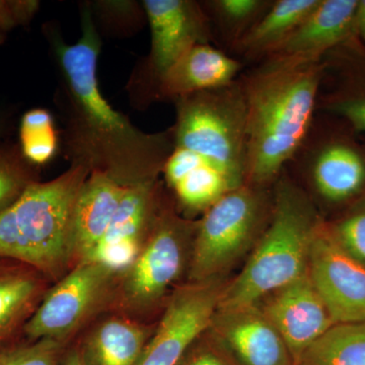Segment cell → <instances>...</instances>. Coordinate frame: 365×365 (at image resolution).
Wrapping results in <instances>:
<instances>
[{"instance_id":"obj_1","label":"cell","mask_w":365,"mask_h":365,"mask_svg":"<svg viewBox=\"0 0 365 365\" xmlns=\"http://www.w3.org/2000/svg\"><path fill=\"white\" fill-rule=\"evenodd\" d=\"M44 33L58 74L55 103L67 160L124 186L155 181L174 150V137L170 128L141 131L103 96L98 81L102 40L91 4L81 6L78 42L68 44L53 24L44 26Z\"/></svg>"},{"instance_id":"obj_2","label":"cell","mask_w":365,"mask_h":365,"mask_svg":"<svg viewBox=\"0 0 365 365\" xmlns=\"http://www.w3.org/2000/svg\"><path fill=\"white\" fill-rule=\"evenodd\" d=\"M324 60L269 57L244 69L246 184L271 187L304 141L317 114Z\"/></svg>"},{"instance_id":"obj_3","label":"cell","mask_w":365,"mask_h":365,"mask_svg":"<svg viewBox=\"0 0 365 365\" xmlns=\"http://www.w3.org/2000/svg\"><path fill=\"white\" fill-rule=\"evenodd\" d=\"M273 196L268 225L242 272L222 288L217 309L256 306L309 268L312 237L324 217L285 170Z\"/></svg>"},{"instance_id":"obj_4","label":"cell","mask_w":365,"mask_h":365,"mask_svg":"<svg viewBox=\"0 0 365 365\" xmlns=\"http://www.w3.org/2000/svg\"><path fill=\"white\" fill-rule=\"evenodd\" d=\"M90 173L71 165L51 181L31 182L0 212V258L26 264L45 277L63 272L74 255L72 211Z\"/></svg>"},{"instance_id":"obj_5","label":"cell","mask_w":365,"mask_h":365,"mask_svg":"<svg viewBox=\"0 0 365 365\" xmlns=\"http://www.w3.org/2000/svg\"><path fill=\"white\" fill-rule=\"evenodd\" d=\"M170 127L175 148L193 151L237 188L246 182L247 112L239 78L230 85L177 98Z\"/></svg>"},{"instance_id":"obj_6","label":"cell","mask_w":365,"mask_h":365,"mask_svg":"<svg viewBox=\"0 0 365 365\" xmlns=\"http://www.w3.org/2000/svg\"><path fill=\"white\" fill-rule=\"evenodd\" d=\"M337 118L317 112L304 141L284 170L295 173L309 200L331 207L354 205L365 198V143Z\"/></svg>"},{"instance_id":"obj_7","label":"cell","mask_w":365,"mask_h":365,"mask_svg":"<svg viewBox=\"0 0 365 365\" xmlns=\"http://www.w3.org/2000/svg\"><path fill=\"white\" fill-rule=\"evenodd\" d=\"M269 188L245 182L204 212L194 241V282L215 280L264 232L273 208V187Z\"/></svg>"},{"instance_id":"obj_8","label":"cell","mask_w":365,"mask_h":365,"mask_svg":"<svg viewBox=\"0 0 365 365\" xmlns=\"http://www.w3.org/2000/svg\"><path fill=\"white\" fill-rule=\"evenodd\" d=\"M150 25V50L141 69L131 78L139 103L155 101L163 76L191 48L215 44L210 23L200 1L144 0L141 2Z\"/></svg>"},{"instance_id":"obj_9","label":"cell","mask_w":365,"mask_h":365,"mask_svg":"<svg viewBox=\"0 0 365 365\" xmlns=\"http://www.w3.org/2000/svg\"><path fill=\"white\" fill-rule=\"evenodd\" d=\"M307 270L334 323L365 322V266L341 247L325 218L314 227Z\"/></svg>"},{"instance_id":"obj_10","label":"cell","mask_w":365,"mask_h":365,"mask_svg":"<svg viewBox=\"0 0 365 365\" xmlns=\"http://www.w3.org/2000/svg\"><path fill=\"white\" fill-rule=\"evenodd\" d=\"M196 228L197 225L185 222L172 208L160 205L148 241L125 278L127 304L145 307L163 297L181 272L185 240Z\"/></svg>"},{"instance_id":"obj_11","label":"cell","mask_w":365,"mask_h":365,"mask_svg":"<svg viewBox=\"0 0 365 365\" xmlns=\"http://www.w3.org/2000/svg\"><path fill=\"white\" fill-rule=\"evenodd\" d=\"M114 273L98 262L81 261L41 300L24 328L26 338L60 341L73 332L102 299Z\"/></svg>"},{"instance_id":"obj_12","label":"cell","mask_w":365,"mask_h":365,"mask_svg":"<svg viewBox=\"0 0 365 365\" xmlns=\"http://www.w3.org/2000/svg\"><path fill=\"white\" fill-rule=\"evenodd\" d=\"M222 288L215 280L181 288L170 299L136 365L179 364L197 338L210 326Z\"/></svg>"},{"instance_id":"obj_13","label":"cell","mask_w":365,"mask_h":365,"mask_svg":"<svg viewBox=\"0 0 365 365\" xmlns=\"http://www.w3.org/2000/svg\"><path fill=\"white\" fill-rule=\"evenodd\" d=\"M209 330L232 365H295L284 340L258 306L216 309Z\"/></svg>"},{"instance_id":"obj_14","label":"cell","mask_w":365,"mask_h":365,"mask_svg":"<svg viewBox=\"0 0 365 365\" xmlns=\"http://www.w3.org/2000/svg\"><path fill=\"white\" fill-rule=\"evenodd\" d=\"M262 300L263 306L258 307L284 340L295 365L304 350L335 325L309 270Z\"/></svg>"},{"instance_id":"obj_15","label":"cell","mask_w":365,"mask_h":365,"mask_svg":"<svg viewBox=\"0 0 365 365\" xmlns=\"http://www.w3.org/2000/svg\"><path fill=\"white\" fill-rule=\"evenodd\" d=\"M317 112L340 119L365 134V48L356 38L324 56Z\"/></svg>"},{"instance_id":"obj_16","label":"cell","mask_w":365,"mask_h":365,"mask_svg":"<svg viewBox=\"0 0 365 365\" xmlns=\"http://www.w3.org/2000/svg\"><path fill=\"white\" fill-rule=\"evenodd\" d=\"M155 181L127 186L111 225L93 253L83 261L98 262L115 272L130 267L160 207Z\"/></svg>"},{"instance_id":"obj_17","label":"cell","mask_w":365,"mask_h":365,"mask_svg":"<svg viewBox=\"0 0 365 365\" xmlns=\"http://www.w3.org/2000/svg\"><path fill=\"white\" fill-rule=\"evenodd\" d=\"M245 68L242 62L218 46H194L165 72L155 101L174 102L192 93L222 88L237 81Z\"/></svg>"},{"instance_id":"obj_18","label":"cell","mask_w":365,"mask_h":365,"mask_svg":"<svg viewBox=\"0 0 365 365\" xmlns=\"http://www.w3.org/2000/svg\"><path fill=\"white\" fill-rule=\"evenodd\" d=\"M357 4L359 0H319L299 28L269 57L323 59L327 53L354 37Z\"/></svg>"},{"instance_id":"obj_19","label":"cell","mask_w":365,"mask_h":365,"mask_svg":"<svg viewBox=\"0 0 365 365\" xmlns=\"http://www.w3.org/2000/svg\"><path fill=\"white\" fill-rule=\"evenodd\" d=\"M127 186L104 173L91 172L79 190L71 217L74 254L86 260L111 225Z\"/></svg>"},{"instance_id":"obj_20","label":"cell","mask_w":365,"mask_h":365,"mask_svg":"<svg viewBox=\"0 0 365 365\" xmlns=\"http://www.w3.org/2000/svg\"><path fill=\"white\" fill-rule=\"evenodd\" d=\"M163 174L178 201L189 210L205 212L223 195L237 189L212 163L184 148H174Z\"/></svg>"},{"instance_id":"obj_21","label":"cell","mask_w":365,"mask_h":365,"mask_svg":"<svg viewBox=\"0 0 365 365\" xmlns=\"http://www.w3.org/2000/svg\"><path fill=\"white\" fill-rule=\"evenodd\" d=\"M319 0H274L272 6L230 50L246 66L268 58L299 28Z\"/></svg>"},{"instance_id":"obj_22","label":"cell","mask_w":365,"mask_h":365,"mask_svg":"<svg viewBox=\"0 0 365 365\" xmlns=\"http://www.w3.org/2000/svg\"><path fill=\"white\" fill-rule=\"evenodd\" d=\"M43 277L31 266L0 258V344L24 332L44 297Z\"/></svg>"},{"instance_id":"obj_23","label":"cell","mask_w":365,"mask_h":365,"mask_svg":"<svg viewBox=\"0 0 365 365\" xmlns=\"http://www.w3.org/2000/svg\"><path fill=\"white\" fill-rule=\"evenodd\" d=\"M145 345L143 327L113 318L91 334L81 354L85 365H136Z\"/></svg>"},{"instance_id":"obj_24","label":"cell","mask_w":365,"mask_h":365,"mask_svg":"<svg viewBox=\"0 0 365 365\" xmlns=\"http://www.w3.org/2000/svg\"><path fill=\"white\" fill-rule=\"evenodd\" d=\"M274 0H206L200 1L212 31L213 41L230 50L251 30Z\"/></svg>"},{"instance_id":"obj_25","label":"cell","mask_w":365,"mask_h":365,"mask_svg":"<svg viewBox=\"0 0 365 365\" xmlns=\"http://www.w3.org/2000/svg\"><path fill=\"white\" fill-rule=\"evenodd\" d=\"M297 365H365V322L335 324L304 350Z\"/></svg>"},{"instance_id":"obj_26","label":"cell","mask_w":365,"mask_h":365,"mask_svg":"<svg viewBox=\"0 0 365 365\" xmlns=\"http://www.w3.org/2000/svg\"><path fill=\"white\" fill-rule=\"evenodd\" d=\"M58 134L51 113L45 109L26 112L20 123V150L31 165H42L58 150Z\"/></svg>"},{"instance_id":"obj_27","label":"cell","mask_w":365,"mask_h":365,"mask_svg":"<svg viewBox=\"0 0 365 365\" xmlns=\"http://www.w3.org/2000/svg\"><path fill=\"white\" fill-rule=\"evenodd\" d=\"M33 167L21 155L20 146L0 145V212L35 182Z\"/></svg>"},{"instance_id":"obj_28","label":"cell","mask_w":365,"mask_h":365,"mask_svg":"<svg viewBox=\"0 0 365 365\" xmlns=\"http://www.w3.org/2000/svg\"><path fill=\"white\" fill-rule=\"evenodd\" d=\"M328 222L341 247L365 266V198L335 222Z\"/></svg>"},{"instance_id":"obj_29","label":"cell","mask_w":365,"mask_h":365,"mask_svg":"<svg viewBox=\"0 0 365 365\" xmlns=\"http://www.w3.org/2000/svg\"><path fill=\"white\" fill-rule=\"evenodd\" d=\"M60 341L42 339L6 349L4 365H57Z\"/></svg>"},{"instance_id":"obj_30","label":"cell","mask_w":365,"mask_h":365,"mask_svg":"<svg viewBox=\"0 0 365 365\" xmlns=\"http://www.w3.org/2000/svg\"><path fill=\"white\" fill-rule=\"evenodd\" d=\"M39 9L37 0H0V46L14 29L30 24Z\"/></svg>"},{"instance_id":"obj_31","label":"cell","mask_w":365,"mask_h":365,"mask_svg":"<svg viewBox=\"0 0 365 365\" xmlns=\"http://www.w3.org/2000/svg\"><path fill=\"white\" fill-rule=\"evenodd\" d=\"M178 365H232L213 346L198 347L185 355Z\"/></svg>"},{"instance_id":"obj_32","label":"cell","mask_w":365,"mask_h":365,"mask_svg":"<svg viewBox=\"0 0 365 365\" xmlns=\"http://www.w3.org/2000/svg\"><path fill=\"white\" fill-rule=\"evenodd\" d=\"M354 37L365 48V0H359L355 11Z\"/></svg>"},{"instance_id":"obj_33","label":"cell","mask_w":365,"mask_h":365,"mask_svg":"<svg viewBox=\"0 0 365 365\" xmlns=\"http://www.w3.org/2000/svg\"><path fill=\"white\" fill-rule=\"evenodd\" d=\"M62 365H85V362H83L81 353L73 350L67 355L66 359L64 360Z\"/></svg>"},{"instance_id":"obj_34","label":"cell","mask_w":365,"mask_h":365,"mask_svg":"<svg viewBox=\"0 0 365 365\" xmlns=\"http://www.w3.org/2000/svg\"><path fill=\"white\" fill-rule=\"evenodd\" d=\"M6 120L7 118L4 115V112L0 110V140H1L2 136H4V131L6 128ZM1 145V144H0Z\"/></svg>"},{"instance_id":"obj_35","label":"cell","mask_w":365,"mask_h":365,"mask_svg":"<svg viewBox=\"0 0 365 365\" xmlns=\"http://www.w3.org/2000/svg\"><path fill=\"white\" fill-rule=\"evenodd\" d=\"M4 355H6V349L0 351V365H4Z\"/></svg>"}]
</instances>
